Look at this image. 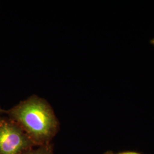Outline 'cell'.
Instances as JSON below:
<instances>
[{
	"label": "cell",
	"instance_id": "6",
	"mask_svg": "<svg viewBox=\"0 0 154 154\" xmlns=\"http://www.w3.org/2000/svg\"><path fill=\"white\" fill-rule=\"evenodd\" d=\"M151 44L152 45H153L154 46V38L151 41Z\"/></svg>",
	"mask_w": 154,
	"mask_h": 154
},
{
	"label": "cell",
	"instance_id": "2",
	"mask_svg": "<svg viewBox=\"0 0 154 154\" xmlns=\"http://www.w3.org/2000/svg\"><path fill=\"white\" fill-rule=\"evenodd\" d=\"M35 144L14 122L0 118V154H22Z\"/></svg>",
	"mask_w": 154,
	"mask_h": 154
},
{
	"label": "cell",
	"instance_id": "3",
	"mask_svg": "<svg viewBox=\"0 0 154 154\" xmlns=\"http://www.w3.org/2000/svg\"><path fill=\"white\" fill-rule=\"evenodd\" d=\"M22 154H54L53 146L51 143L38 146V148L29 149Z\"/></svg>",
	"mask_w": 154,
	"mask_h": 154
},
{
	"label": "cell",
	"instance_id": "4",
	"mask_svg": "<svg viewBox=\"0 0 154 154\" xmlns=\"http://www.w3.org/2000/svg\"><path fill=\"white\" fill-rule=\"evenodd\" d=\"M112 154V153H110V152H108L107 154ZM140 154L139 153H137V152H121V153H118V154Z\"/></svg>",
	"mask_w": 154,
	"mask_h": 154
},
{
	"label": "cell",
	"instance_id": "5",
	"mask_svg": "<svg viewBox=\"0 0 154 154\" xmlns=\"http://www.w3.org/2000/svg\"><path fill=\"white\" fill-rule=\"evenodd\" d=\"M4 111H5V110H2V109H1V106H0V115H1V114L4 113Z\"/></svg>",
	"mask_w": 154,
	"mask_h": 154
},
{
	"label": "cell",
	"instance_id": "1",
	"mask_svg": "<svg viewBox=\"0 0 154 154\" xmlns=\"http://www.w3.org/2000/svg\"><path fill=\"white\" fill-rule=\"evenodd\" d=\"M4 113L22 128L36 146L51 143L59 130V122L52 107L36 95L4 111Z\"/></svg>",
	"mask_w": 154,
	"mask_h": 154
}]
</instances>
